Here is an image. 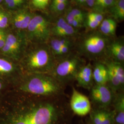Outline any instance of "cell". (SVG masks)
<instances>
[{
  "label": "cell",
  "instance_id": "obj_2",
  "mask_svg": "<svg viewBox=\"0 0 124 124\" xmlns=\"http://www.w3.org/2000/svg\"><path fill=\"white\" fill-rule=\"evenodd\" d=\"M61 84L50 75L31 77L22 86L23 91L36 95H56L61 91Z\"/></svg>",
  "mask_w": 124,
  "mask_h": 124
},
{
  "label": "cell",
  "instance_id": "obj_11",
  "mask_svg": "<svg viewBox=\"0 0 124 124\" xmlns=\"http://www.w3.org/2000/svg\"><path fill=\"white\" fill-rule=\"evenodd\" d=\"M76 34L75 28L69 24L65 19L59 18L51 28V35L57 37L70 38Z\"/></svg>",
  "mask_w": 124,
  "mask_h": 124
},
{
  "label": "cell",
  "instance_id": "obj_1",
  "mask_svg": "<svg viewBox=\"0 0 124 124\" xmlns=\"http://www.w3.org/2000/svg\"><path fill=\"white\" fill-rule=\"evenodd\" d=\"M84 64V62L79 57L70 54L56 61L49 75L61 84L66 83L75 79L77 72Z\"/></svg>",
  "mask_w": 124,
  "mask_h": 124
},
{
  "label": "cell",
  "instance_id": "obj_15",
  "mask_svg": "<svg viewBox=\"0 0 124 124\" xmlns=\"http://www.w3.org/2000/svg\"><path fill=\"white\" fill-rule=\"evenodd\" d=\"M71 40L67 37H53L50 40L49 48L55 60V62L59 58L61 47L71 43Z\"/></svg>",
  "mask_w": 124,
  "mask_h": 124
},
{
  "label": "cell",
  "instance_id": "obj_21",
  "mask_svg": "<svg viewBox=\"0 0 124 124\" xmlns=\"http://www.w3.org/2000/svg\"><path fill=\"white\" fill-rule=\"evenodd\" d=\"M92 119L93 124H103L101 115V109H97L93 112Z\"/></svg>",
  "mask_w": 124,
  "mask_h": 124
},
{
  "label": "cell",
  "instance_id": "obj_5",
  "mask_svg": "<svg viewBox=\"0 0 124 124\" xmlns=\"http://www.w3.org/2000/svg\"><path fill=\"white\" fill-rule=\"evenodd\" d=\"M27 29L29 38L37 42H45L51 36L50 22L41 15L34 16Z\"/></svg>",
  "mask_w": 124,
  "mask_h": 124
},
{
  "label": "cell",
  "instance_id": "obj_29",
  "mask_svg": "<svg viewBox=\"0 0 124 124\" xmlns=\"http://www.w3.org/2000/svg\"><path fill=\"white\" fill-rule=\"evenodd\" d=\"M90 14L92 16H93V18H94L99 23H101L102 22V21L103 20V17L102 14H101L100 13H90Z\"/></svg>",
  "mask_w": 124,
  "mask_h": 124
},
{
  "label": "cell",
  "instance_id": "obj_31",
  "mask_svg": "<svg viewBox=\"0 0 124 124\" xmlns=\"http://www.w3.org/2000/svg\"><path fill=\"white\" fill-rule=\"evenodd\" d=\"M102 1H103V0H96L95 4H97L98 6H100L101 7L102 4Z\"/></svg>",
  "mask_w": 124,
  "mask_h": 124
},
{
  "label": "cell",
  "instance_id": "obj_14",
  "mask_svg": "<svg viewBox=\"0 0 124 124\" xmlns=\"http://www.w3.org/2000/svg\"><path fill=\"white\" fill-rule=\"evenodd\" d=\"M94 82L96 85H105L108 80V70L106 65L102 62H97L93 67Z\"/></svg>",
  "mask_w": 124,
  "mask_h": 124
},
{
  "label": "cell",
  "instance_id": "obj_13",
  "mask_svg": "<svg viewBox=\"0 0 124 124\" xmlns=\"http://www.w3.org/2000/svg\"><path fill=\"white\" fill-rule=\"evenodd\" d=\"M112 103L115 105L113 124H124V92L115 93Z\"/></svg>",
  "mask_w": 124,
  "mask_h": 124
},
{
  "label": "cell",
  "instance_id": "obj_28",
  "mask_svg": "<svg viewBox=\"0 0 124 124\" xmlns=\"http://www.w3.org/2000/svg\"><path fill=\"white\" fill-rule=\"evenodd\" d=\"M6 37L7 36L4 31L1 30L0 32V49L3 47L6 40Z\"/></svg>",
  "mask_w": 124,
  "mask_h": 124
},
{
  "label": "cell",
  "instance_id": "obj_16",
  "mask_svg": "<svg viewBox=\"0 0 124 124\" xmlns=\"http://www.w3.org/2000/svg\"><path fill=\"white\" fill-rule=\"evenodd\" d=\"M33 17L31 13L27 11H21L16 13L13 18L14 25L18 29H27Z\"/></svg>",
  "mask_w": 124,
  "mask_h": 124
},
{
  "label": "cell",
  "instance_id": "obj_19",
  "mask_svg": "<svg viewBox=\"0 0 124 124\" xmlns=\"http://www.w3.org/2000/svg\"><path fill=\"white\" fill-rule=\"evenodd\" d=\"M13 64L10 62L4 59L0 58V72L9 73L13 71Z\"/></svg>",
  "mask_w": 124,
  "mask_h": 124
},
{
  "label": "cell",
  "instance_id": "obj_9",
  "mask_svg": "<svg viewBox=\"0 0 124 124\" xmlns=\"http://www.w3.org/2000/svg\"><path fill=\"white\" fill-rule=\"evenodd\" d=\"M105 53L108 57L107 60L118 62L124 65V43L122 40L109 41Z\"/></svg>",
  "mask_w": 124,
  "mask_h": 124
},
{
  "label": "cell",
  "instance_id": "obj_22",
  "mask_svg": "<svg viewBox=\"0 0 124 124\" xmlns=\"http://www.w3.org/2000/svg\"><path fill=\"white\" fill-rule=\"evenodd\" d=\"M66 4V2L52 3V8L56 13H61L65 8Z\"/></svg>",
  "mask_w": 124,
  "mask_h": 124
},
{
  "label": "cell",
  "instance_id": "obj_26",
  "mask_svg": "<svg viewBox=\"0 0 124 124\" xmlns=\"http://www.w3.org/2000/svg\"><path fill=\"white\" fill-rule=\"evenodd\" d=\"M82 22L83 21H81L77 18H75L70 22L69 23H68L75 28H78L81 26V25H82L81 24Z\"/></svg>",
  "mask_w": 124,
  "mask_h": 124
},
{
  "label": "cell",
  "instance_id": "obj_12",
  "mask_svg": "<svg viewBox=\"0 0 124 124\" xmlns=\"http://www.w3.org/2000/svg\"><path fill=\"white\" fill-rule=\"evenodd\" d=\"M21 47V40L13 34H9L7 36L4 45L1 49L4 54L16 56L20 53Z\"/></svg>",
  "mask_w": 124,
  "mask_h": 124
},
{
  "label": "cell",
  "instance_id": "obj_33",
  "mask_svg": "<svg viewBox=\"0 0 124 124\" xmlns=\"http://www.w3.org/2000/svg\"><path fill=\"white\" fill-rule=\"evenodd\" d=\"M16 0L21 4H23L24 1V0Z\"/></svg>",
  "mask_w": 124,
  "mask_h": 124
},
{
  "label": "cell",
  "instance_id": "obj_34",
  "mask_svg": "<svg viewBox=\"0 0 124 124\" xmlns=\"http://www.w3.org/2000/svg\"><path fill=\"white\" fill-rule=\"evenodd\" d=\"M79 2H80L81 3H85V0H78Z\"/></svg>",
  "mask_w": 124,
  "mask_h": 124
},
{
  "label": "cell",
  "instance_id": "obj_35",
  "mask_svg": "<svg viewBox=\"0 0 124 124\" xmlns=\"http://www.w3.org/2000/svg\"><path fill=\"white\" fill-rule=\"evenodd\" d=\"M2 88V84L0 82V90Z\"/></svg>",
  "mask_w": 124,
  "mask_h": 124
},
{
  "label": "cell",
  "instance_id": "obj_3",
  "mask_svg": "<svg viewBox=\"0 0 124 124\" xmlns=\"http://www.w3.org/2000/svg\"><path fill=\"white\" fill-rule=\"evenodd\" d=\"M108 36L101 33L88 34L81 39L79 43L80 53L90 59H97L105 53L109 42Z\"/></svg>",
  "mask_w": 124,
  "mask_h": 124
},
{
  "label": "cell",
  "instance_id": "obj_36",
  "mask_svg": "<svg viewBox=\"0 0 124 124\" xmlns=\"http://www.w3.org/2000/svg\"><path fill=\"white\" fill-rule=\"evenodd\" d=\"M93 1L95 2V3H96V0H93Z\"/></svg>",
  "mask_w": 124,
  "mask_h": 124
},
{
  "label": "cell",
  "instance_id": "obj_8",
  "mask_svg": "<svg viewBox=\"0 0 124 124\" xmlns=\"http://www.w3.org/2000/svg\"><path fill=\"white\" fill-rule=\"evenodd\" d=\"M70 104L72 111L77 115L85 116L91 111V103L88 98L75 88H73Z\"/></svg>",
  "mask_w": 124,
  "mask_h": 124
},
{
  "label": "cell",
  "instance_id": "obj_20",
  "mask_svg": "<svg viewBox=\"0 0 124 124\" xmlns=\"http://www.w3.org/2000/svg\"><path fill=\"white\" fill-rule=\"evenodd\" d=\"M49 0H31V3L36 9H44L49 3Z\"/></svg>",
  "mask_w": 124,
  "mask_h": 124
},
{
  "label": "cell",
  "instance_id": "obj_30",
  "mask_svg": "<svg viewBox=\"0 0 124 124\" xmlns=\"http://www.w3.org/2000/svg\"><path fill=\"white\" fill-rule=\"evenodd\" d=\"M85 3L90 7H93L95 5V2L93 1V0H85Z\"/></svg>",
  "mask_w": 124,
  "mask_h": 124
},
{
  "label": "cell",
  "instance_id": "obj_37",
  "mask_svg": "<svg viewBox=\"0 0 124 124\" xmlns=\"http://www.w3.org/2000/svg\"><path fill=\"white\" fill-rule=\"evenodd\" d=\"M2 0H0V3L2 2Z\"/></svg>",
  "mask_w": 124,
  "mask_h": 124
},
{
  "label": "cell",
  "instance_id": "obj_32",
  "mask_svg": "<svg viewBox=\"0 0 124 124\" xmlns=\"http://www.w3.org/2000/svg\"><path fill=\"white\" fill-rule=\"evenodd\" d=\"M66 2V0H53V3H57V2Z\"/></svg>",
  "mask_w": 124,
  "mask_h": 124
},
{
  "label": "cell",
  "instance_id": "obj_10",
  "mask_svg": "<svg viewBox=\"0 0 124 124\" xmlns=\"http://www.w3.org/2000/svg\"><path fill=\"white\" fill-rule=\"evenodd\" d=\"M93 66L90 63L84 64L77 72L75 80L79 85L86 89H90L93 86Z\"/></svg>",
  "mask_w": 124,
  "mask_h": 124
},
{
  "label": "cell",
  "instance_id": "obj_4",
  "mask_svg": "<svg viewBox=\"0 0 124 124\" xmlns=\"http://www.w3.org/2000/svg\"><path fill=\"white\" fill-rule=\"evenodd\" d=\"M25 62V66L30 70L50 74L55 60L48 46L36 49L29 53Z\"/></svg>",
  "mask_w": 124,
  "mask_h": 124
},
{
  "label": "cell",
  "instance_id": "obj_17",
  "mask_svg": "<svg viewBox=\"0 0 124 124\" xmlns=\"http://www.w3.org/2000/svg\"><path fill=\"white\" fill-rule=\"evenodd\" d=\"M100 26V31L101 33L105 36L114 35L116 29V23L111 18L105 19L102 21Z\"/></svg>",
  "mask_w": 124,
  "mask_h": 124
},
{
  "label": "cell",
  "instance_id": "obj_24",
  "mask_svg": "<svg viewBox=\"0 0 124 124\" xmlns=\"http://www.w3.org/2000/svg\"><path fill=\"white\" fill-rule=\"evenodd\" d=\"M8 22V17L3 13L0 12V29L7 26Z\"/></svg>",
  "mask_w": 124,
  "mask_h": 124
},
{
  "label": "cell",
  "instance_id": "obj_38",
  "mask_svg": "<svg viewBox=\"0 0 124 124\" xmlns=\"http://www.w3.org/2000/svg\"><path fill=\"white\" fill-rule=\"evenodd\" d=\"M0 31H1V30H0Z\"/></svg>",
  "mask_w": 124,
  "mask_h": 124
},
{
  "label": "cell",
  "instance_id": "obj_6",
  "mask_svg": "<svg viewBox=\"0 0 124 124\" xmlns=\"http://www.w3.org/2000/svg\"><path fill=\"white\" fill-rule=\"evenodd\" d=\"M54 113V108L52 105L44 104L23 115L14 124H50Z\"/></svg>",
  "mask_w": 124,
  "mask_h": 124
},
{
  "label": "cell",
  "instance_id": "obj_27",
  "mask_svg": "<svg viewBox=\"0 0 124 124\" xmlns=\"http://www.w3.org/2000/svg\"><path fill=\"white\" fill-rule=\"evenodd\" d=\"M114 0H103L101 7L103 8L111 7L114 5Z\"/></svg>",
  "mask_w": 124,
  "mask_h": 124
},
{
  "label": "cell",
  "instance_id": "obj_25",
  "mask_svg": "<svg viewBox=\"0 0 124 124\" xmlns=\"http://www.w3.org/2000/svg\"><path fill=\"white\" fill-rule=\"evenodd\" d=\"M70 12L75 17V18L83 21L84 15L82 11L79 9H74L72 10Z\"/></svg>",
  "mask_w": 124,
  "mask_h": 124
},
{
  "label": "cell",
  "instance_id": "obj_18",
  "mask_svg": "<svg viewBox=\"0 0 124 124\" xmlns=\"http://www.w3.org/2000/svg\"><path fill=\"white\" fill-rule=\"evenodd\" d=\"M114 14L115 18L122 20L124 18V0H119L115 4Z\"/></svg>",
  "mask_w": 124,
  "mask_h": 124
},
{
  "label": "cell",
  "instance_id": "obj_23",
  "mask_svg": "<svg viewBox=\"0 0 124 124\" xmlns=\"http://www.w3.org/2000/svg\"><path fill=\"white\" fill-rule=\"evenodd\" d=\"M88 25L89 27L92 29H94L96 28L98 26L100 23L98 22V21L93 18V16L91 15L90 13H89L88 16Z\"/></svg>",
  "mask_w": 124,
  "mask_h": 124
},
{
  "label": "cell",
  "instance_id": "obj_7",
  "mask_svg": "<svg viewBox=\"0 0 124 124\" xmlns=\"http://www.w3.org/2000/svg\"><path fill=\"white\" fill-rule=\"evenodd\" d=\"M90 90V97L94 104L104 108L113 103L115 93L107 85L96 84Z\"/></svg>",
  "mask_w": 124,
  "mask_h": 124
}]
</instances>
